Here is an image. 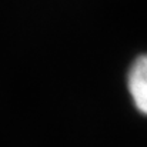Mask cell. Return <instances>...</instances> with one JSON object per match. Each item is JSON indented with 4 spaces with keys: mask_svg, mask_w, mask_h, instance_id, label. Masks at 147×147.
Listing matches in <instances>:
<instances>
[{
    "mask_svg": "<svg viewBox=\"0 0 147 147\" xmlns=\"http://www.w3.org/2000/svg\"><path fill=\"white\" fill-rule=\"evenodd\" d=\"M127 89L136 109L147 116V53L139 56L130 66Z\"/></svg>",
    "mask_w": 147,
    "mask_h": 147,
    "instance_id": "obj_1",
    "label": "cell"
}]
</instances>
